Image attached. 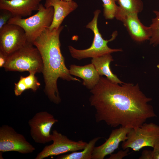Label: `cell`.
Listing matches in <instances>:
<instances>
[{"instance_id":"cell-1","label":"cell","mask_w":159,"mask_h":159,"mask_svg":"<svg viewBox=\"0 0 159 159\" xmlns=\"http://www.w3.org/2000/svg\"><path fill=\"white\" fill-rule=\"evenodd\" d=\"M121 85L100 76L98 83L90 90L89 101L95 110L96 122L103 121L111 127L120 125L134 128L157 116L148 104L152 98L146 96L138 84Z\"/></svg>"},{"instance_id":"cell-2","label":"cell","mask_w":159,"mask_h":159,"mask_svg":"<svg viewBox=\"0 0 159 159\" xmlns=\"http://www.w3.org/2000/svg\"><path fill=\"white\" fill-rule=\"evenodd\" d=\"M63 28L61 26L52 30L49 28L46 29L33 43L42 60L44 92L50 101L56 104L61 101L57 86L58 78L67 81H81L70 74L61 52L59 36Z\"/></svg>"},{"instance_id":"cell-3","label":"cell","mask_w":159,"mask_h":159,"mask_svg":"<svg viewBox=\"0 0 159 159\" xmlns=\"http://www.w3.org/2000/svg\"><path fill=\"white\" fill-rule=\"evenodd\" d=\"M4 67L7 71L42 73L43 63L37 48L27 42L8 56Z\"/></svg>"},{"instance_id":"cell-4","label":"cell","mask_w":159,"mask_h":159,"mask_svg":"<svg viewBox=\"0 0 159 159\" xmlns=\"http://www.w3.org/2000/svg\"><path fill=\"white\" fill-rule=\"evenodd\" d=\"M37 11L34 15L27 18L14 16L7 23L21 27L25 32L27 42L33 44L42 32L50 26L54 17V9L52 6L46 8L40 3Z\"/></svg>"},{"instance_id":"cell-5","label":"cell","mask_w":159,"mask_h":159,"mask_svg":"<svg viewBox=\"0 0 159 159\" xmlns=\"http://www.w3.org/2000/svg\"><path fill=\"white\" fill-rule=\"evenodd\" d=\"M101 12L99 9L94 12V16L92 21L86 26V27L90 29L94 34V38L90 47L84 49H77L71 46H68L69 52L72 57L78 60L88 58H94L112 53L122 52L121 48L111 49L107 45V43L114 40L117 35V31L114 32L111 39L108 40L104 39L100 33L97 27V20Z\"/></svg>"},{"instance_id":"cell-6","label":"cell","mask_w":159,"mask_h":159,"mask_svg":"<svg viewBox=\"0 0 159 159\" xmlns=\"http://www.w3.org/2000/svg\"><path fill=\"white\" fill-rule=\"evenodd\" d=\"M127 136L121 145L124 150L131 148L138 151L145 147L153 148L159 140V126L153 122H145L140 127L131 128Z\"/></svg>"},{"instance_id":"cell-7","label":"cell","mask_w":159,"mask_h":159,"mask_svg":"<svg viewBox=\"0 0 159 159\" xmlns=\"http://www.w3.org/2000/svg\"><path fill=\"white\" fill-rule=\"evenodd\" d=\"M53 143L46 146L38 153L35 159H43L46 158L68 152H74L83 149L87 143L81 140L75 141L70 140L55 130L52 132Z\"/></svg>"},{"instance_id":"cell-8","label":"cell","mask_w":159,"mask_h":159,"mask_svg":"<svg viewBox=\"0 0 159 159\" xmlns=\"http://www.w3.org/2000/svg\"><path fill=\"white\" fill-rule=\"evenodd\" d=\"M35 148L22 134L12 127L4 125L0 127V151H15L23 154L32 153Z\"/></svg>"},{"instance_id":"cell-9","label":"cell","mask_w":159,"mask_h":159,"mask_svg":"<svg viewBox=\"0 0 159 159\" xmlns=\"http://www.w3.org/2000/svg\"><path fill=\"white\" fill-rule=\"evenodd\" d=\"M58 120L46 111L36 113L28 123L30 127L31 137L37 143L45 144L52 141V127Z\"/></svg>"},{"instance_id":"cell-10","label":"cell","mask_w":159,"mask_h":159,"mask_svg":"<svg viewBox=\"0 0 159 159\" xmlns=\"http://www.w3.org/2000/svg\"><path fill=\"white\" fill-rule=\"evenodd\" d=\"M27 42L25 32L18 25L7 24L0 29V51L8 56Z\"/></svg>"},{"instance_id":"cell-11","label":"cell","mask_w":159,"mask_h":159,"mask_svg":"<svg viewBox=\"0 0 159 159\" xmlns=\"http://www.w3.org/2000/svg\"><path fill=\"white\" fill-rule=\"evenodd\" d=\"M138 14L126 13L118 9L115 18L122 23L134 41L140 43L149 40L152 32L150 26H145L141 22Z\"/></svg>"},{"instance_id":"cell-12","label":"cell","mask_w":159,"mask_h":159,"mask_svg":"<svg viewBox=\"0 0 159 159\" xmlns=\"http://www.w3.org/2000/svg\"><path fill=\"white\" fill-rule=\"evenodd\" d=\"M131 128L121 126L119 128L112 130L108 138L105 142L99 146L95 147L92 159H103L118 148L121 142L127 139V135Z\"/></svg>"},{"instance_id":"cell-13","label":"cell","mask_w":159,"mask_h":159,"mask_svg":"<svg viewBox=\"0 0 159 159\" xmlns=\"http://www.w3.org/2000/svg\"><path fill=\"white\" fill-rule=\"evenodd\" d=\"M42 0H0V9L7 10L14 16L25 17L38 11Z\"/></svg>"},{"instance_id":"cell-14","label":"cell","mask_w":159,"mask_h":159,"mask_svg":"<svg viewBox=\"0 0 159 159\" xmlns=\"http://www.w3.org/2000/svg\"><path fill=\"white\" fill-rule=\"evenodd\" d=\"M44 6L46 8L52 6L54 9L53 21L49 27L51 30L59 28L64 18L78 6L73 1H67L62 0H46Z\"/></svg>"},{"instance_id":"cell-15","label":"cell","mask_w":159,"mask_h":159,"mask_svg":"<svg viewBox=\"0 0 159 159\" xmlns=\"http://www.w3.org/2000/svg\"><path fill=\"white\" fill-rule=\"evenodd\" d=\"M69 68L70 74L82 78L83 85L89 90L93 89L100 80V76L92 63L84 66L71 64Z\"/></svg>"},{"instance_id":"cell-16","label":"cell","mask_w":159,"mask_h":159,"mask_svg":"<svg viewBox=\"0 0 159 159\" xmlns=\"http://www.w3.org/2000/svg\"><path fill=\"white\" fill-rule=\"evenodd\" d=\"M113 60L111 54H108L92 58L91 63L94 66L100 76L105 75L108 79L114 83L123 84L124 83L113 74L110 69V64Z\"/></svg>"},{"instance_id":"cell-17","label":"cell","mask_w":159,"mask_h":159,"mask_svg":"<svg viewBox=\"0 0 159 159\" xmlns=\"http://www.w3.org/2000/svg\"><path fill=\"white\" fill-rule=\"evenodd\" d=\"M101 137H95L90 140L85 148L81 151H75L57 157V159H92L95 145Z\"/></svg>"},{"instance_id":"cell-18","label":"cell","mask_w":159,"mask_h":159,"mask_svg":"<svg viewBox=\"0 0 159 159\" xmlns=\"http://www.w3.org/2000/svg\"><path fill=\"white\" fill-rule=\"evenodd\" d=\"M119 10L127 14H138L143 9V3L141 0H117Z\"/></svg>"},{"instance_id":"cell-19","label":"cell","mask_w":159,"mask_h":159,"mask_svg":"<svg viewBox=\"0 0 159 159\" xmlns=\"http://www.w3.org/2000/svg\"><path fill=\"white\" fill-rule=\"evenodd\" d=\"M153 12L155 17L152 19L151 23L149 26L152 35L149 41L150 44L156 47L159 45V11L154 10Z\"/></svg>"},{"instance_id":"cell-20","label":"cell","mask_w":159,"mask_h":159,"mask_svg":"<svg viewBox=\"0 0 159 159\" xmlns=\"http://www.w3.org/2000/svg\"><path fill=\"white\" fill-rule=\"evenodd\" d=\"M103 2V15L106 19H112L116 15L119 9L117 0H101Z\"/></svg>"},{"instance_id":"cell-21","label":"cell","mask_w":159,"mask_h":159,"mask_svg":"<svg viewBox=\"0 0 159 159\" xmlns=\"http://www.w3.org/2000/svg\"><path fill=\"white\" fill-rule=\"evenodd\" d=\"M36 73L34 72H31L26 77L22 76L27 90L31 89L34 92L36 91L41 85L35 76Z\"/></svg>"},{"instance_id":"cell-22","label":"cell","mask_w":159,"mask_h":159,"mask_svg":"<svg viewBox=\"0 0 159 159\" xmlns=\"http://www.w3.org/2000/svg\"><path fill=\"white\" fill-rule=\"evenodd\" d=\"M13 17V14L10 11L4 9H0V29L7 24L9 20Z\"/></svg>"},{"instance_id":"cell-23","label":"cell","mask_w":159,"mask_h":159,"mask_svg":"<svg viewBox=\"0 0 159 159\" xmlns=\"http://www.w3.org/2000/svg\"><path fill=\"white\" fill-rule=\"evenodd\" d=\"M14 85V92L15 95L16 96L21 95L24 91L27 90L22 76L20 77L18 82L17 83H15Z\"/></svg>"},{"instance_id":"cell-24","label":"cell","mask_w":159,"mask_h":159,"mask_svg":"<svg viewBox=\"0 0 159 159\" xmlns=\"http://www.w3.org/2000/svg\"><path fill=\"white\" fill-rule=\"evenodd\" d=\"M129 148H127L124 150H120L117 153L111 154L108 159H122L128 155Z\"/></svg>"},{"instance_id":"cell-25","label":"cell","mask_w":159,"mask_h":159,"mask_svg":"<svg viewBox=\"0 0 159 159\" xmlns=\"http://www.w3.org/2000/svg\"><path fill=\"white\" fill-rule=\"evenodd\" d=\"M139 159H153L152 150H144L142 153Z\"/></svg>"},{"instance_id":"cell-26","label":"cell","mask_w":159,"mask_h":159,"mask_svg":"<svg viewBox=\"0 0 159 159\" xmlns=\"http://www.w3.org/2000/svg\"><path fill=\"white\" fill-rule=\"evenodd\" d=\"M153 148V159H159V140L155 143Z\"/></svg>"},{"instance_id":"cell-27","label":"cell","mask_w":159,"mask_h":159,"mask_svg":"<svg viewBox=\"0 0 159 159\" xmlns=\"http://www.w3.org/2000/svg\"><path fill=\"white\" fill-rule=\"evenodd\" d=\"M7 55L2 52L0 51V67H4L6 63L8 58Z\"/></svg>"},{"instance_id":"cell-28","label":"cell","mask_w":159,"mask_h":159,"mask_svg":"<svg viewBox=\"0 0 159 159\" xmlns=\"http://www.w3.org/2000/svg\"><path fill=\"white\" fill-rule=\"evenodd\" d=\"M65 1H73V0H62Z\"/></svg>"},{"instance_id":"cell-29","label":"cell","mask_w":159,"mask_h":159,"mask_svg":"<svg viewBox=\"0 0 159 159\" xmlns=\"http://www.w3.org/2000/svg\"><path fill=\"white\" fill-rule=\"evenodd\" d=\"M157 67L159 69V64H158L157 65Z\"/></svg>"}]
</instances>
